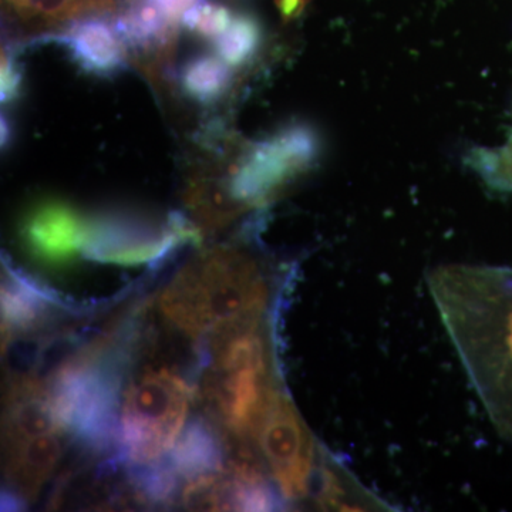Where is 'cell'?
Here are the masks:
<instances>
[{
  "mask_svg": "<svg viewBox=\"0 0 512 512\" xmlns=\"http://www.w3.org/2000/svg\"><path fill=\"white\" fill-rule=\"evenodd\" d=\"M427 284L478 399L512 443V268L441 265Z\"/></svg>",
  "mask_w": 512,
  "mask_h": 512,
  "instance_id": "obj_1",
  "label": "cell"
},
{
  "mask_svg": "<svg viewBox=\"0 0 512 512\" xmlns=\"http://www.w3.org/2000/svg\"><path fill=\"white\" fill-rule=\"evenodd\" d=\"M264 42V29L256 16L238 13L231 25L217 40V55L229 67H242L255 59Z\"/></svg>",
  "mask_w": 512,
  "mask_h": 512,
  "instance_id": "obj_19",
  "label": "cell"
},
{
  "mask_svg": "<svg viewBox=\"0 0 512 512\" xmlns=\"http://www.w3.org/2000/svg\"><path fill=\"white\" fill-rule=\"evenodd\" d=\"M234 16L227 6L205 2L198 8L190 10L184 16L181 26L194 35L200 36L201 39L215 42L229 28Z\"/></svg>",
  "mask_w": 512,
  "mask_h": 512,
  "instance_id": "obj_22",
  "label": "cell"
},
{
  "mask_svg": "<svg viewBox=\"0 0 512 512\" xmlns=\"http://www.w3.org/2000/svg\"><path fill=\"white\" fill-rule=\"evenodd\" d=\"M222 440L207 421L191 419L181 431L171 451L170 463L178 476L188 481L217 477L224 466Z\"/></svg>",
  "mask_w": 512,
  "mask_h": 512,
  "instance_id": "obj_14",
  "label": "cell"
},
{
  "mask_svg": "<svg viewBox=\"0 0 512 512\" xmlns=\"http://www.w3.org/2000/svg\"><path fill=\"white\" fill-rule=\"evenodd\" d=\"M42 348V343L33 338H18L9 343L6 348V362L15 379L28 377L36 369Z\"/></svg>",
  "mask_w": 512,
  "mask_h": 512,
  "instance_id": "obj_24",
  "label": "cell"
},
{
  "mask_svg": "<svg viewBox=\"0 0 512 512\" xmlns=\"http://www.w3.org/2000/svg\"><path fill=\"white\" fill-rule=\"evenodd\" d=\"M311 2L312 0H275V6L282 20L289 23L301 18Z\"/></svg>",
  "mask_w": 512,
  "mask_h": 512,
  "instance_id": "obj_26",
  "label": "cell"
},
{
  "mask_svg": "<svg viewBox=\"0 0 512 512\" xmlns=\"http://www.w3.org/2000/svg\"><path fill=\"white\" fill-rule=\"evenodd\" d=\"M466 164L493 190L512 191V137L503 147L471 148L466 156Z\"/></svg>",
  "mask_w": 512,
  "mask_h": 512,
  "instance_id": "obj_21",
  "label": "cell"
},
{
  "mask_svg": "<svg viewBox=\"0 0 512 512\" xmlns=\"http://www.w3.org/2000/svg\"><path fill=\"white\" fill-rule=\"evenodd\" d=\"M269 301L261 262L239 249L217 248L181 269L158 303L165 318L197 338L262 322Z\"/></svg>",
  "mask_w": 512,
  "mask_h": 512,
  "instance_id": "obj_2",
  "label": "cell"
},
{
  "mask_svg": "<svg viewBox=\"0 0 512 512\" xmlns=\"http://www.w3.org/2000/svg\"><path fill=\"white\" fill-rule=\"evenodd\" d=\"M276 336L262 322L229 330L215 340L214 367L205 390L222 423L239 439L255 437L272 394Z\"/></svg>",
  "mask_w": 512,
  "mask_h": 512,
  "instance_id": "obj_4",
  "label": "cell"
},
{
  "mask_svg": "<svg viewBox=\"0 0 512 512\" xmlns=\"http://www.w3.org/2000/svg\"><path fill=\"white\" fill-rule=\"evenodd\" d=\"M16 18L36 26H57L116 12V0H3Z\"/></svg>",
  "mask_w": 512,
  "mask_h": 512,
  "instance_id": "obj_18",
  "label": "cell"
},
{
  "mask_svg": "<svg viewBox=\"0 0 512 512\" xmlns=\"http://www.w3.org/2000/svg\"><path fill=\"white\" fill-rule=\"evenodd\" d=\"M200 231L183 214L157 222L134 211H109L90 220L84 258L100 264L161 268L178 248L198 244Z\"/></svg>",
  "mask_w": 512,
  "mask_h": 512,
  "instance_id": "obj_7",
  "label": "cell"
},
{
  "mask_svg": "<svg viewBox=\"0 0 512 512\" xmlns=\"http://www.w3.org/2000/svg\"><path fill=\"white\" fill-rule=\"evenodd\" d=\"M0 70V101L2 106H10L22 97L25 87V70L18 59V45L9 42L3 45Z\"/></svg>",
  "mask_w": 512,
  "mask_h": 512,
  "instance_id": "obj_23",
  "label": "cell"
},
{
  "mask_svg": "<svg viewBox=\"0 0 512 512\" xmlns=\"http://www.w3.org/2000/svg\"><path fill=\"white\" fill-rule=\"evenodd\" d=\"M322 153V137L312 124L286 123L245 151L229 178L228 192L235 201L249 207L268 204L279 192L311 173Z\"/></svg>",
  "mask_w": 512,
  "mask_h": 512,
  "instance_id": "obj_6",
  "label": "cell"
},
{
  "mask_svg": "<svg viewBox=\"0 0 512 512\" xmlns=\"http://www.w3.org/2000/svg\"><path fill=\"white\" fill-rule=\"evenodd\" d=\"M16 138V124L15 121L10 119L8 114L2 113L0 119V143H2V150H9L10 146L15 143Z\"/></svg>",
  "mask_w": 512,
  "mask_h": 512,
  "instance_id": "obj_27",
  "label": "cell"
},
{
  "mask_svg": "<svg viewBox=\"0 0 512 512\" xmlns=\"http://www.w3.org/2000/svg\"><path fill=\"white\" fill-rule=\"evenodd\" d=\"M255 437L286 503L308 498L309 485L323 451L318 454L311 431L281 390L272 394Z\"/></svg>",
  "mask_w": 512,
  "mask_h": 512,
  "instance_id": "obj_8",
  "label": "cell"
},
{
  "mask_svg": "<svg viewBox=\"0 0 512 512\" xmlns=\"http://www.w3.org/2000/svg\"><path fill=\"white\" fill-rule=\"evenodd\" d=\"M56 43L84 73L113 79L127 72L126 43L107 16L93 15L74 20L60 33L36 37L35 43Z\"/></svg>",
  "mask_w": 512,
  "mask_h": 512,
  "instance_id": "obj_10",
  "label": "cell"
},
{
  "mask_svg": "<svg viewBox=\"0 0 512 512\" xmlns=\"http://www.w3.org/2000/svg\"><path fill=\"white\" fill-rule=\"evenodd\" d=\"M190 396L187 382L165 369L148 372L131 384L121 410L117 460H160L184 429Z\"/></svg>",
  "mask_w": 512,
  "mask_h": 512,
  "instance_id": "obj_5",
  "label": "cell"
},
{
  "mask_svg": "<svg viewBox=\"0 0 512 512\" xmlns=\"http://www.w3.org/2000/svg\"><path fill=\"white\" fill-rule=\"evenodd\" d=\"M25 507L22 498L16 494L10 493V491H3L2 494V511H18Z\"/></svg>",
  "mask_w": 512,
  "mask_h": 512,
  "instance_id": "obj_28",
  "label": "cell"
},
{
  "mask_svg": "<svg viewBox=\"0 0 512 512\" xmlns=\"http://www.w3.org/2000/svg\"><path fill=\"white\" fill-rule=\"evenodd\" d=\"M309 500L322 508L333 511H387L390 505L360 485L348 468L336 458L326 457L323 451L318 467L309 485Z\"/></svg>",
  "mask_w": 512,
  "mask_h": 512,
  "instance_id": "obj_12",
  "label": "cell"
},
{
  "mask_svg": "<svg viewBox=\"0 0 512 512\" xmlns=\"http://www.w3.org/2000/svg\"><path fill=\"white\" fill-rule=\"evenodd\" d=\"M231 69L220 56L195 55L185 60L177 72V83L188 99L212 106L222 100L232 86Z\"/></svg>",
  "mask_w": 512,
  "mask_h": 512,
  "instance_id": "obj_17",
  "label": "cell"
},
{
  "mask_svg": "<svg viewBox=\"0 0 512 512\" xmlns=\"http://www.w3.org/2000/svg\"><path fill=\"white\" fill-rule=\"evenodd\" d=\"M2 323L3 330H28L40 325L47 313V305L66 306L49 289L43 288L28 275L19 271L3 256Z\"/></svg>",
  "mask_w": 512,
  "mask_h": 512,
  "instance_id": "obj_13",
  "label": "cell"
},
{
  "mask_svg": "<svg viewBox=\"0 0 512 512\" xmlns=\"http://www.w3.org/2000/svg\"><path fill=\"white\" fill-rule=\"evenodd\" d=\"M114 23L126 46L140 53L171 49L180 28L153 0H126Z\"/></svg>",
  "mask_w": 512,
  "mask_h": 512,
  "instance_id": "obj_16",
  "label": "cell"
},
{
  "mask_svg": "<svg viewBox=\"0 0 512 512\" xmlns=\"http://www.w3.org/2000/svg\"><path fill=\"white\" fill-rule=\"evenodd\" d=\"M62 431V424L53 410L52 397L43 389L42 383L29 377L13 380L6 394L3 416L5 447Z\"/></svg>",
  "mask_w": 512,
  "mask_h": 512,
  "instance_id": "obj_11",
  "label": "cell"
},
{
  "mask_svg": "<svg viewBox=\"0 0 512 512\" xmlns=\"http://www.w3.org/2000/svg\"><path fill=\"white\" fill-rule=\"evenodd\" d=\"M59 433L6 446V474L20 493L35 498L62 457Z\"/></svg>",
  "mask_w": 512,
  "mask_h": 512,
  "instance_id": "obj_15",
  "label": "cell"
},
{
  "mask_svg": "<svg viewBox=\"0 0 512 512\" xmlns=\"http://www.w3.org/2000/svg\"><path fill=\"white\" fill-rule=\"evenodd\" d=\"M510 137H512V128H511V133H510Z\"/></svg>",
  "mask_w": 512,
  "mask_h": 512,
  "instance_id": "obj_29",
  "label": "cell"
},
{
  "mask_svg": "<svg viewBox=\"0 0 512 512\" xmlns=\"http://www.w3.org/2000/svg\"><path fill=\"white\" fill-rule=\"evenodd\" d=\"M90 220L62 200L33 204L20 221V238L29 255L50 268L70 265L86 247Z\"/></svg>",
  "mask_w": 512,
  "mask_h": 512,
  "instance_id": "obj_9",
  "label": "cell"
},
{
  "mask_svg": "<svg viewBox=\"0 0 512 512\" xmlns=\"http://www.w3.org/2000/svg\"><path fill=\"white\" fill-rule=\"evenodd\" d=\"M130 483L147 503L168 504L177 494L178 473L170 460L128 463Z\"/></svg>",
  "mask_w": 512,
  "mask_h": 512,
  "instance_id": "obj_20",
  "label": "cell"
},
{
  "mask_svg": "<svg viewBox=\"0 0 512 512\" xmlns=\"http://www.w3.org/2000/svg\"><path fill=\"white\" fill-rule=\"evenodd\" d=\"M128 360L124 349L94 346L64 363L53 376L50 397L57 420L87 450L104 453L117 441V412Z\"/></svg>",
  "mask_w": 512,
  "mask_h": 512,
  "instance_id": "obj_3",
  "label": "cell"
},
{
  "mask_svg": "<svg viewBox=\"0 0 512 512\" xmlns=\"http://www.w3.org/2000/svg\"><path fill=\"white\" fill-rule=\"evenodd\" d=\"M126 2V0H121ZM154 3L163 10L165 16L174 23V25L181 26L183 23L184 16L187 15L190 10L198 8L202 3L207 0H153Z\"/></svg>",
  "mask_w": 512,
  "mask_h": 512,
  "instance_id": "obj_25",
  "label": "cell"
}]
</instances>
